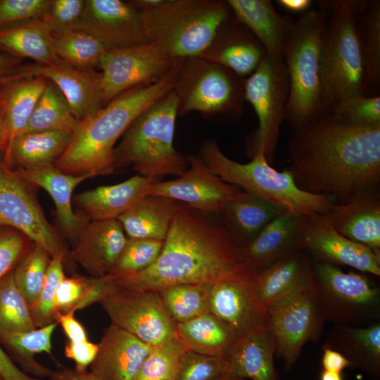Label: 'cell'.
Instances as JSON below:
<instances>
[{
	"instance_id": "obj_1",
	"label": "cell",
	"mask_w": 380,
	"mask_h": 380,
	"mask_svg": "<svg viewBox=\"0 0 380 380\" xmlns=\"http://www.w3.org/2000/svg\"><path fill=\"white\" fill-rule=\"evenodd\" d=\"M297 186L346 203L380 183V125L357 127L329 115L293 130L287 148Z\"/></svg>"
},
{
	"instance_id": "obj_2",
	"label": "cell",
	"mask_w": 380,
	"mask_h": 380,
	"mask_svg": "<svg viewBox=\"0 0 380 380\" xmlns=\"http://www.w3.org/2000/svg\"><path fill=\"white\" fill-rule=\"evenodd\" d=\"M186 205H179L161 252L149 267L110 273L118 289L158 291L176 284L213 285L249 280L257 272L244 246L225 225Z\"/></svg>"
},
{
	"instance_id": "obj_3",
	"label": "cell",
	"mask_w": 380,
	"mask_h": 380,
	"mask_svg": "<svg viewBox=\"0 0 380 380\" xmlns=\"http://www.w3.org/2000/svg\"><path fill=\"white\" fill-rule=\"evenodd\" d=\"M182 61L158 81L132 88L78 120L55 167L67 174L91 178L112 173L116 169V142L143 112L173 90Z\"/></svg>"
},
{
	"instance_id": "obj_4",
	"label": "cell",
	"mask_w": 380,
	"mask_h": 380,
	"mask_svg": "<svg viewBox=\"0 0 380 380\" xmlns=\"http://www.w3.org/2000/svg\"><path fill=\"white\" fill-rule=\"evenodd\" d=\"M326 12L311 8L295 20L283 60L289 81L286 119L292 130L327 115L321 46Z\"/></svg>"
},
{
	"instance_id": "obj_5",
	"label": "cell",
	"mask_w": 380,
	"mask_h": 380,
	"mask_svg": "<svg viewBox=\"0 0 380 380\" xmlns=\"http://www.w3.org/2000/svg\"><path fill=\"white\" fill-rule=\"evenodd\" d=\"M359 0L316 1L327 17L322 46V76L329 109L346 99L367 95L358 35Z\"/></svg>"
},
{
	"instance_id": "obj_6",
	"label": "cell",
	"mask_w": 380,
	"mask_h": 380,
	"mask_svg": "<svg viewBox=\"0 0 380 380\" xmlns=\"http://www.w3.org/2000/svg\"><path fill=\"white\" fill-rule=\"evenodd\" d=\"M177 99L173 90L143 112L130 125L115 148V168L132 165L139 175L158 179L180 176L188 158L174 146Z\"/></svg>"
},
{
	"instance_id": "obj_7",
	"label": "cell",
	"mask_w": 380,
	"mask_h": 380,
	"mask_svg": "<svg viewBox=\"0 0 380 380\" xmlns=\"http://www.w3.org/2000/svg\"><path fill=\"white\" fill-rule=\"evenodd\" d=\"M198 157L221 179L243 191L266 199L297 216L322 213L336 200L300 189L287 168L278 171L270 166L264 153L259 151L247 163L231 160L213 140H205Z\"/></svg>"
},
{
	"instance_id": "obj_8",
	"label": "cell",
	"mask_w": 380,
	"mask_h": 380,
	"mask_svg": "<svg viewBox=\"0 0 380 380\" xmlns=\"http://www.w3.org/2000/svg\"><path fill=\"white\" fill-rule=\"evenodd\" d=\"M140 13L148 41L177 60L199 56L232 15L222 0H163Z\"/></svg>"
},
{
	"instance_id": "obj_9",
	"label": "cell",
	"mask_w": 380,
	"mask_h": 380,
	"mask_svg": "<svg viewBox=\"0 0 380 380\" xmlns=\"http://www.w3.org/2000/svg\"><path fill=\"white\" fill-rule=\"evenodd\" d=\"M244 78L199 56L184 58L173 88L178 116L196 111L237 121L243 114Z\"/></svg>"
},
{
	"instance_id": "obj_10",
	"label": "cell",
	"mask_w": 380,
	"mask_h": 380,
	"mask_svg": "<svg viewBox=\"0 0 380 380\" xmlns=\"http://www.w3.org/2000/svg\"><path fill=\"white\" fill-rule=\"evenodd\" d=\"M313 288L324 321L347 325L377 318L380 293L367 277L315 260Z\"/></svg>"
},
{
	"instance_id": "obj_11",
	"label": "cell",
	"mask_w": 380,
	"mask_h": 380,
	"mask_svg": "<svg viewBox=\"0 0 380 380\" xmlns=\"http://www.w3.org/2000/svg\"><path fill=\"white\" fill-rule=\"evenodd\" d=\"M289 81L282 58L266 56L245 80L244 98L253 108L258 127L248 139L251 158L262 151L270 163L278 143L280 127L286 119Z\"/></svg>"
},
{
	"instance_id": "obj_12",
	"label": "cell",
	"mask_w": 380,
	"mask_h": 380,
	"mask_svg": "<svg viewBox=\"0 0 380 380\" xmlns=\"http://www.w3.org/2000/svg\"><path fill=\"white\" fill-rule=\"evenodd\" d=\"M30 184L4 160L0 152V227L15 229L55 258L67 249L46 220Z\"/></svg>"
},
{
	"instance_id": "obj_13",
	"label": "cell",
	"mask_w": 380,
	"mask_h": 380,
	"mask_svg": "<svg viewBox=\"0 0 380 380\" xmlns=\"http://www.w3.org/2000/svg\"><path fill=\"white\" fill-rule=\"evenodd\" d=\"M179 60L152 42L108 49L99 64L103 106L132 88L158 81Z\"/></svg>"
},
{
	"instance_id": "obj_14",
	"label": "cell",
	"mask_w": 380,
	"mask_h": 380,
	"mask_svg": "<svg viewBox=\"0 0 380 380\" xmlns=\"http://www.w3.org/2000/svg\"><path fill=\"white\" fill-rule=\"evenodd\" d=\"M113 324L154 346L177 334L156 291L118 289L99 301Z\"/></svg>"
},
{
	"instance_id": "obj_15",
	"label": "cell",
	"mask_w": 380,
	"mask_h": 380,
	"mask_svg": "<svg viewBox=\"0 0 380 380\" xmlns=\"http://www.w3.org/2000/svg\"><path fill=\"white\" fill-rule=\"evenodd\" d=\"M269 327L275 341V353L289 370L303 346L318 338L325 322L320 312L313 284L280 301L267 311Z\"/></svg>"
},
{
	"instance_id": "obj_16",
	"label": "cell",
	"mask_w": 380,
	"mask_h": 380,
	"mask_svg": "<svg viewBox=\"0 0 380 380\" xmlns=\"http://www.w3.org/2000/svg\"><path fill=\"white\" fill-rule=\"evenodd\" d=\"M296 249L311 253L319 261L380 275V252L337 232L322 213L300 217Z\"/></svg>"
},
{
	"instance_id": "obj_17",
	"label": "cell",
	"mask_w": 380,
	"mask_h": 380,
	"mask_svg": "<svg viewBox=\"0 0 380 380\" xmlns=\"http://www.w3.org/2000/svg\"><path fill=\"white\" fill-rule=\"evenodd\" d=\"M187 158L189 168L177 179L155 182L150 195L182 202L205 215L221 213L227 203L242 190L213 174L198 156Z\"/></svg>"
},
{
	"instance_id": "obj_18",
	"label": "cell",
	"mask_w": 380,
	"mask_h": 380,
	"mask_svg": "<svg viewBox=\"0 0 380 380\" xmlns=\"http://www.w3.org/2000/svg\"><path fill=\"white\" fill-rule=\"evenodd\" d=\"M72 29L84 31L108 49L148 42L140 11L129 1L86 0L83 13Z\"/></svg>"
},
{
	"instance_id": "obj_19",
	"label": "cell",
	"mask_w": 380,
	"mask_h": 380,
	"mask_svg": "<svg viewBox=\"0 0 380 380\" xmlns=\"http://www.w3.org/2000/svg\"><path fill=\"white\" fill-rule=\"evenodd\" d=\"M16 73L42 77L52 82L62 93L77 120L103 106L101 75L94 70L77 69L65 63L55 65L34 63L23 64Z\"/></svg>"
},
{
	"instance_id": "obj_20",
	"label": "cell",
	"mask_w": 380,
	"mask_h": 380,
	"mask_svg": "<svg viewBox=\"0 0 380 380\" xmlns=\"http://www.w3.org/2000/svg\"><path fill=\"white\" fill-rule=\"evenodd\" d=\"M253 279L227 281L208 286L210 312L239 337L255 327L269 324L268 314L257 298Z\"/></svg>"
},
{
	"instance_id": "obj_21",
	"label": "cell",
	"mask_w": 380,
	"mask_h": 380,
	"mask_svg": "<svg viewBox=\"0 0 380 380\" xmlns=\"http://www.w3.org/2000/svg\"><path fill=\"white\" fill-rule=\"evenodd\" d=\"M127 241L118 220L91 221L82 228L70 255L91 277H101L114 270Z\"/></svg>"
},
{
	"instance_id": "obj_22",
	"label": "cell",
	"mask_w": 380,
	"mask_h": 380,
	"mask_svg": "<svg viewBox=\"0 0 380 380\" xmlns=\"http://www.w3.org/2000/svg\"><path fill=\"white\" fill-rule=\"evenodd\" d=\"M313 284V264L308 252L294 249L266 268L253 279L257 298L267 311L276 304Z\"/></svg>"
},
{
	"instance_id": "obj_23",
	"label": "cell",
	"mask_w": 380,
	"mask_h": 380,
	"mask_svg": "<svg viewBox=\"0 0 380 380\" xmlns=\"http://www.w3.org/2000/svg\"><path fill=\"white\" fill-rule=\"evenodd\" d=\"M266 56L258 39L232 15L220 27L210 46L199 57L246 79Z\"/></svg>"
},
{
	"instance_id": "obj_24",
	"label": "cell",
	"mask_w": 380,
	"mask_h": 380,
	"mask_svg": "<svg viewBox=\"0 0 380 380\" xmlns=\"http://www.w3.org/2000/svg\"><path fill=\"white\" fill-rule=\"evenodd\" d=\"M90 371L101 380H134L152 346L111 324L105 329Z\"/></svg>"
},
{
	"instance_id": "obj_25",
	"label": "cell",
	"mask_w": 380,
	"mask_h": 380,
	"mask_svg": "<svg viewBox=\"0 0 380 380\" xmlns=\"http://www.w3.org/2000/svg\"><path fill=\"white\" fill-rule=\"evenodd\" d=\"M334 229L346 238L380 252V199L377 189L333 203L322 213Z\"/></svg>"
},
{
	"instance_id": "obj_26",
	"label": "cell",
	"mask_w": 380,
	"mask_h": 380,
	"mask_svg": "<svg viewBox=\"0 0 380 380\" xmlns=\"http://www.w3.org/2000/svg\"><path fill=\"white\" fill-rule=\"evenodd\" d=\"M275 341L269 324L240 336L225 356L227 378L279 380L274 368Z\"/></svg>"
},
{
	"instance_id": "obj_27",
	"label": "cell",
	"mask_w": 380,
	"mask_h": 380,
	"mask_svg": "<svg viewBox=\"0 0 380 380\" xmlns=\"http://www.w3.org/2000/svg\"><path fill=\"white\" fill-rule=\"evenodd\" d=\"M233 16L247 27L267 55L282 58L295 20L279 14L270 0H227Z\"/></svg>"
},
{
	"instance_id": "obj_28",
	"label": "cell",
	"mask_w": 380,
	"mask_h": 380,
	"mask_svg": "<svg viewBox=\"0 0 380 380\" xmlns=\"http://www.w3.org/2000/svg\"><path fill=\"white\" fill-rule=\"evenodd\" d=\"M158 179L139 175L112 185L100 186L75 196L73 203L91 221L117 220L143 197Z\"/></svg>"
},
{
	"instance_id": "obj_29",
	"label": "cell",
	"mask_w": 380,
	"mask_h": 380,
	"mask_svg": "<svg viewBox=\"0 0 380 380\" xmlns=\"http://www.w3.org/2000/svg\"><path fill=\"white\" fill-rule=\"evenodd\" d=\"M15 172L28 184L44 189L51 197L56 215L63 232L71 239H77L84 227L85 219L76 214L72 205L75 189L89 175H73L58 170L54 165L34 168H17Z\"/></svg>"
},
{
	"instance_id": "obj_30",
	"label": "cell",
	"mask_w": 380,
	"mask_h": 380,
	"mask_svg": "<svg viewBox=\"0 0 380 380\" xmlns=\"http://www.w3.org/2000/svg\"><path fill=\"white\" fill-rule=\"evenodd\" d=\"M47 80L42 77L15 73L0 82V112L4 119L8 142L6 155L15 138L26 127Z\"/></svg>"
},
{
	"instance_id": "obj_31",
	"label": "cell",
	"mask_w": 380,
	"mask_h": 380,
	"mask_svg": "<svg viewBox=\"0 0 380 380\" xmlns=\"http://www.w3.org/2000/svg\"><path fill=\"white\" fill-rule=\"evenodd\" d=\"M327 343L350 362V367L379 380V322L364 328L338 325L331 330Z\"/></svg>"
},
{
	"instance_id": "obj_32",
	"label": "cell",
	"mask_w": 380,
	"mask_h": 380,
	"mask_svg": "<svg viewBox=\"0 0 380 380\" xmlns=\"http://www.w3.org/2000/svg\"><path fill=\"white\" fill-rule=\"evenodd\" d=\"M0 52L41 65L64 63L54 51L51 31L39 18L1 27Z\"/></svg>"
},
{
	"instance_id": "obj_33",
	"label": "cell",
	"mask_w": 380,
	"mask_h": 380,
	"mask_svg": "<svg viewBox=\"0 0 380 380\" xmlns=\"http://www.w3.org/2000/svg\"><path fill=\"white\" fill-rule=\"evenodd\" d=\"M300 217L287 211L282 213L244 246L246 258L257 272L296 249Z\"/></svg>"
},
{
	"instance_id": "obj_34",
	"label": "cell",
	"mask_w": 380,
	"mask_h": 380,
	"mask_svg": "<svg viewBox=\"0 0 380 380\" xmlns=\"http://www.w3.org/2000/svg\"><path fill=\"white\" fill-rule=\"evenodd\" d=\"M179 205L168 198L147 195L117 220L127 238L165 241Z\"/></svg>"
},
{
	"instance_id": "obj_35",
	"label": "cell",
	"mask_w": 380,
	"mask_h": 380,
	"mask_svg": "<svg viewBox=\"0 0 380 380\" xmlns=\"http://www.w3.org/2000/svg\"><path fill=\"white\" fill-rule=\"evenodd\" d=\"M72 132L67 131L30 132L14 139L4 160L13 168L30 169L54 165L65 151Z\"/></svg>"
},
{
	"instance_id": "obj_36",
	"label": "cell",
	"mask_w": 380,
	"mask_h": 380,
	"mask_svg": "<svg viewBox=\"0 0 380 380\" xmlns=\"http://www.w3.org/2000/svg\"><path fill=\"white\" fill-rule=\"evenodd\" d=\"M285 211L266 199L241 191L227 203L221 213L232 228L231 232L245 246L267 224Z\"/></svg>"
},
{
	"instance_id": "obj_37",
	"label": "cell",
	"mask_w": 380,
	"mask_h": 380,
	"mask_svg": "<svg viewBox=\"0 0 380 380\" xmlns=\"http://www.w3.org/2000/svg\"><path fill=\"white\" fill-rule=\"evenodd\" d=\"M177 334L187 350L222 357H225L239 338L210 312L177 323Z\"/></svg>"
},
{
	"instance_id": "obj_38",
	"label": "cell",
	"mask_w": 380,
	"mask_h": 380,
	"mask_svg": "<svg viewBox=\"0 0 380 380\" xmlns=\"http://www.w3.org/2000/svg\"><path fill=\"white\" fill-rule=\"evenodd\" d=\"M357 21L367 95L380 82V1L359 0Z\"/></svg>"
},
{
	"instance_id": "obj_39",
	"label": "cell",
	"mask_w": 380,
	"mask_h": 380,
	"mask_svg": "<svg viewBox=\"0 0 380 380\" xmlns=\"http://www.w3.org/2000/svg\"><path fill=\"white\" fill-rule=\"evenodd\" d=\"M116 289L118 288L110 274L101 277L80 275L65 277L56 292L57 316L67 313L75 314L79 310L94 303H99Z\"/></svg>"
},
{
	"instance_id": "obj_40",
	"label": "cell",
	"mask_w": 380,
	"mask_h": 380,
	"mask_svg": "<svg viewBox=\"0 0 380 380\" xmlns=\"http://www.w3.org/2000/svg\"><path fill=\"white\" fill-rule=\"evenodd\" d=\"M57 326L55 322L29 331L2 334L0 342L13 354L24 369L35 377H49L52 370L35 361L34 355L42 353L51 355V337Z\"/></svg>"
},
{
	"instance_id": "obj_41",
	"label": "cell",
	"mask_w": 380,
	"mask_h": 380,
	"mask_svg": "<svg viewBox=\"0 0 380 380\" xmlns=\"http://www.w3.org/2000/svg\"><path fill=\"white\" fill-rule=\"evenodd\" d=\"M52 44L56 54L62 61L84 70H94L108 50L99 39L77 29L52 34Z\"/></svg>"
},
{
	"instance_id": "obj_42",
	"label": "cell",
	"mask_w": 380,
	"mask_h": 380,
	"mask_svg": "<svg viewBox=\"0 0 380 380\" xmlns=\"http://www.w3.org/2000/svg\"><path fill=\"white\" fill-rule=\"evenodd\" d=\"M78 120L62 93L52 82L47 80L28 122L21 133L44 131L72 132Z\"/></svg>"
},
{
	"instance_id": "obj_43",
	"label": "cell",
	"mask_w": 380,
	"mask_h": 380,
	"mask_svg": "<svg viewBox=\"0 0 380 380\" xmlns=\"http://www.w3.org/2000/svg\"><path fill=\"white\" fill-rule=\"evenodd\" d=\"M208 285L176 284L156 291L172 319L184 322L210 312L208 305Z\"/></svg>"
},
{
	"instance_id": "obj_44",
	"label": "cell",
	"mask_w": 380,
	"mask_h": 380,
	"mask_svg": "<svg viewBox=\"0 0 380 380\" xmlns=\"http://www.w3.org/2000/svg\"><path fill=\"white\" fill-rule=\"evenodd\" d=\"M186 350L177 334L152 346L134 380H176Z\"/></svg>"
},
{
	"instance_id": "obj_45",
	"label": "cell",
	"mask_w": 380,
	"mask_h": 380,
	"mask_svg": "<svg viewBox=\"0 0 380 380\" xmlns=\"http://www.w3.org/2000/svg\"><path fill=\"white\" fill-rule=\"evenodd\" d=\"M35 328L30 307L11 271L0 279V334Z\"/></svg>"
},
{
	"instance_id": "obj_46",
	"label": "cell",
	"mask_w": 380,
	"mask_h": 380,
	"mask_svg": "<svg viewBox=\"0 0 380 380\" xmlns=\"http://www.w3.org/2000/svg\"><path fill=\"white\" fill-rule=\"evenodd\" d=\"M51 260L44 248L34 244L13 270L15 283L30 309L37 301Z\"/></svg>"
},
{
	"instance_id": "obj_47",
	"label": "cell",
	"mask_w": 380,
	"mask_h": 380,
	"mask_svg": "<svg viewBox=\"0 0 380 380\" xmlns=\"http://www.w3.org/2000/svg\"><path fill=\"white\" fill-rule=\"evenodd\" d=\"M328 115L349 125H380V96L360 95L346 99L331 108Z\"/></svg>"
},
{
	"instance_id": "obj_48",
	"label": "cell",
	"mask_w": 380,
	"mask_h": 380,
	"mask_svg": "<svg viewBox=\"0 0 380 380\" xmlns=\"http://www.w3.org/2000/svg\"><path fill=\"white\" fill-rule=\"evenodd\" d=\"M64 258V255L51 258L37 301L30 309L37 328L56 322L55 296L59 284L65 277Z\"/></svg>"
},
{
	"instance_id": "obj_49",
	"label": "cell",
	"mask_w": 380,
	"mask_h": 380,
	"mask_svg": "<svg viewBox=\"0 0 380 380\" xmlns=\"http://www.w3.org/2000/svg\"><path fill=\"white\" fill-rule=\"evenodd\" d=\"M164 241L127 238L125 246L111 273L128 274L142 271L158 259Z\"/></svg>"
},
{
	"instance_id": "obj_50",
	"label": "cell",
	"mask_w": 380,
	"mask_h": 380,
	"mask_svg": "<svg viewBox=\"0 0 380 380\" xmlns=\"http://www.w3.org/2000/svg\"><path fill=\"white\" fill-rule=\"evenodd\" d=\"M227 378L225 357L187 350L176 380H223Z\"/></svg>"
},
{
	"instance_id": "obj_51",
	"label": "cell",
	"mask_w": 380,
	"mask_h": 380,
	"mask_svg": "<svg viewBox=\"0 0 380 380\" xmlns=\"http://www.w3.org/2000/svg\"><path fill=\"white\" fill-rule=\"evenodd\" d=\"M86 0H50L43 15L39 19L51 34L72 29L80 20Z\"/></svg>"
},
{
	"instance_id": "obj_52",
	"label": "cell",
	"mask_w": 380,
	"mask_h": 380,
	"mask_svg": "<svg viewBox=\"0 0 380 380\" xmlns=\"http://www.w3.org/2000/svg\"><path fill=\"white\" fill-rule=\"evenodd\" d=\"M34 244L20 232L0 227V279L14 270Z\"/></svg>"
},
{
	"instance_id": "obj_53",
	"label": "cell",
	"mask_w": 380,
	"mask_h": 380,
	"mask_svg": "<svg viewBox=\"0 0 380 380\" xmlns=\"http://www.w3.org/2000/svg\"><path fill=\"white\" fill-rule=\"evenodd\" d=\"M49 3L50 0H0V28L41 18Z\"/></svg>"
},
{
	"instance_id": "obj_54",
	"label": "cell",
	"mask_w": 380,
	"mask_h": 380,
	"mask_svg": "<svg viewBox=\"0 0 380 380\" xmlns=\"http://www.w3.org/2000/svg\"><path fill=\"white\" fill-rule=\"evenodd\" d=\"M99 344L89 340L80 342L68 341L64 347L65 355L75 362V369L85 371L95 360Z\"/></svg>"
},
{
	"instance_id": "obj_55",
	"label": "cell",
	"mask_w": 380,
	"mask_h": 380,
	"mask_svg": "<svg viewBox=\"0 0 380 380\" xmlns=\"http://www.w3.org/2000/svg\"><path fill=\"white\" fill-rule=\"evenodd\" d=\"M56 321L61 325L69 341L80 342L88 340L84 327L75 317L74 313L59 315Z\"/></svg>"
},
{
	"instance_id": "obj_56",
	"label": "cell",
	"mask_w": 380,
	"mask_h": 380,
	"mask_svg": "<svg viewBox=\"0 0 380 380\" xmlns=\"http://www.w3.org/2000/svg\"><path fill=\"white\" fill-rule=\"evenodd\" d=\"M321 365L322 369L341 373L350 367V362L338 351L332 348L327 342L322 345Z\"/></svg>"
},
{
	"instance_id": "obj_57",
	"label": "cell",
	"mask_w": 380,
	"mask_h": 380,
	"mask_svg": "<svg viewBox=\"0 0 380 380\" xmlns=\"http://www.w3.org/2000/svg\"><path fill=\"white\" fill-rule=\"evenodd\" d=\"M0 379L1 380H44L31 376L20 370L12 361L0 345Z\"/></svg>"
},
{
	"instance_id": "obj_58",
	"label": "cell",
	"mask_w": 380,
	"mask_h": 380,
	"mask_svg": "<svg viewBox=\"0 0 380 380\" xmlns=\"http://www.w3.org/2000/svg\"><path fill=\"white\" fill-rule=\"evenodd\" d=\"M49 378L50 380H101L91 371H77L67 367L51 371Z\"/></svg>"
},
{
	"instance_id": "obj_59",
	"label": "cell",
	"mask_w": 380,
	"mask_h": 380,
	"mask_svg": "<svg viewBox=\"0 0 380 380\" xmlns=\"http://www.w3.org/2000/svg\"><path fill=\"white\" fill-rule=\"evenodd\" d=\"M22 65L20 58L0 52V82L16 73Z\"/></svg>"
},
{
	"instance_id": "obj_60",
	"label": "cell",
	"mask_w": 380,
	"mask_h": 380,
	"mask_svg": "<svg viewBox=\"0 0 380 380\" xmlns=\"http://www.w3.org/2000/svg\"><path fill=\"white\" fill-rule=\"evenodd\" d=\"M277 3L282 8L293 13H303L311 8V0H278Z\"/></svg>"
},
{
	"instance_id": "obj_61",
	"label": "cell",
	"mask_w": 380,
	"mask_h": 380,
	"mask_svg": "<svg viewBox=\"0 0 380 380\" xmlns=\"http://www.w3.org/2000/svg\"><path fill=\"white\" fill-rule=\"evenodd\" d=\"M8 142V132L4 119L0 112V152L4 153Z\"/></svg>"
},
{
	"instance_id": "obj_62",
	"label": "cell",
	"mask_w": 380,
	"mask_h": 380,
	"mask_svg": "<svg viewBox=\"0 0 380 380\" xmlns=\"http://www.w3.org/2000/svg\"><path fill=\"white\" fill-rule=\"evenodd\" d=\"M319 380H343V378L341 373L322 369Z\"/></svg>"
},
{
	"instance_id": "obj_63",
	"label": "cell",
	"mask_w": 380,
	"mask_h": 380,
	"mask_svg": "<svg viewBox=\"0 0 380 380\" xmlns=\"http://www.w3.org/2000/svg\"><path fill=\"white\" fill-rule=\"evenodd\" d=\"M223 380H241L240 379H232V378H227V379H224Z\"/></svg>"
},
{
	"instance_id": "obj_64",
	"label": "cell",
	"mask_w": 380,
	"mask_h": 380,
	"mask_svg": "<svg viewBox=\"0 0 380 380\" xmlns=\"http://www.w3.org/2000/svg\"><path fill=\"white\" fill-rule=\"evenodd\" d=\"M0 380H1V379H0Z\"/></svg>"
}]
</instances>
